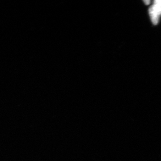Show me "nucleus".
Returning a JSON list of instances; mask_svg holds the SVG:
<instances>
[{"label":"nucleus","instance_id":"nucleus-1","mask_svg":"<svg viewBox=\"0 0 161 161\" xmlns=\"http://www.w3.org/2000/svg\"><path fill=\"white\" fill-rule=\"evenodd\" d=\"M149 12L153 23L154 24H157L161 14V1H154L153 6L149 9Z\"/></svg>","mask_w":161,"mask_h":161},{"label":"nucleus","instance_id":"nucleus-2","mask_svg":"<svg viewBox=\"0 0 161 161\" xmlns=\"http://www.w3.org/2000/svg\"><path fill=\"white\" fill-rule=\"evenodd\" d=\"M144 2H145V3H146V4H149V3H150V1H144Z\"/></svg>","mask_w":161,"mask_h":161}]
</instances>
